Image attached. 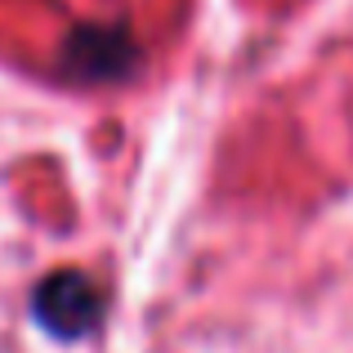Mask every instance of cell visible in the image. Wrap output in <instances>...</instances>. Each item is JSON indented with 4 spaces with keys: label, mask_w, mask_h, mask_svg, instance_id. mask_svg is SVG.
I'll list each match as a JSON object with an SVG mask.
<instances>
[{
    "label": "cell",
    "mask_w": 353,
    "mask_h": 353,
    "mask_svg": "<svg viewBox=\"0 0 353 353\" xmlns=\"http://www.w3.org/2000/svg\"><path fill=\"white\" fill-rule=\"evenodd\" d=\"M103 313V295L85 273H54L36 291V318L54 336H85Z\"/></svg>",
    "instance_id": "obj_1"
}]
</instances>
